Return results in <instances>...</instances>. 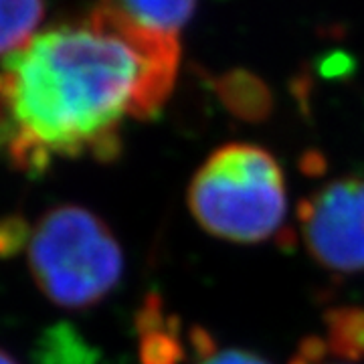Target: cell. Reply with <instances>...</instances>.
Segmentation results:
<instances>
[{"mask_svg":"<svg viewBox=\"0 0 364 364\" xmlns=\"http://www.w3.org/2000/svg\"><path fill=\"white\" fill-rule=\"evenodd\" d=\"M198 363L196 364H269L261 356L239 348H215L205 334H196Z\"/></svg>","mask_w":364,"mask_h":364,"instance_id":"cell-8","label":"cell"},{"mask_svg":"<svg viewBox=\"0 0 364 364\" xmlns=\"http://www.w3.org/2000/svg\"><path fill=\"white\" fill-rule=\"evenodd\" d=\"M196 0H100L97 11L148 35L178 39V31L193 16Z\"/></svg>","mask_w":364,"mask_h":364,"instance_id":"cell-5","label":"cell"},{"mask_svg":"<svg viewBox=\"0 0 364 364\" xmlns=\"http://www.w3.org/2000/svg\"><path fill=\"white\" fill-rule=\"evenodd\" d=\"M178 73V39L102 11L37 33L0 63V154L25 174L59 160H112L130 117L158 114Z\"/></svg>","mask_w":364,"mask_h":364,"instance_id":"cell-1","label":"cell"},{"mask_svg":"<svg viewBox=\"0 0 364 364\" xmlns=\"http://www.w3.org/2000/svg\"><path fill=\"white\" fill-rule=\"evenodd\" d=\"M338 356L328 350L322 338H308L289 364H348L336 360Z\"/></svg>","mask_w":364,"mask_h":364,"instance_id":"cell-9","label":"cell"},{"mask_svg":"<svg viewBox=\"0 0 364 364\" xmlns=\"http://www.w3.org/2000/svg\"><path fill=\"white\" fill-rule=\"evenodd\" d=\"M23 253L41 294L67 310L100 304L124 272L122 247L109 227L79 205L53 207L28 223Z\"/></svg>","mask_w":364,"mask_h":364,"instance_id":"cell-2","label":"cell"},{"mask_svg":"<svg viewBox=\"0 0 364 364\" xmlns=\"http://www.w3.org/2000/svg\"><path fill=\"white\" fill-rule=\"evenodd\" d=\"M188 207L210 235L235 243H259L286 219V181L267 150L227 144L196 170Z\"/></svg>","mask_w":364,"mask_h":364,"instance_id":"cell-3","label":"cell"},{"mask_svg":"<svg viewBox=\"0 0 364 364\" xmlns=\"http://www.w3.org/2000/svg\"><path fill=\"white\" fill-rule=\"evenodd\" d=\"M0 364H18V360L14 358L11 352H6L4 348H0Z\"/></svg>","mask_w":364,"mask_h":364,"instance_id":"cell-10","label":"cell"},{"mask_svg":"<svg viewBox=\"0 0 364 364\" xmlns=\"http://www.w3.org/2000/svg\"><path fill=\"white\" fill-rule=\"evenodd\" d=\"M328 350L340 358L364 356V310H338L328 318Z\"/></svg>","mask_w":364,"mask_h":364,"instance_id":"cell-7","label":"cell"},{"mask_svg":"<svg viewBox=\"0 0 364 364\" xmlns=\"http://www.w3.org/2000/svg\"><path fill=\"white\" fill-rule=\"evenodd\" d=\"M299 225L314 259L332 272H364V181L326 184L299 207Z\"/></svg>","mask_w":364,"mask_h":364,"instance_id":"cell-4","label":"cell"},{"mask_svg":"<svg viewBox=\"0 0 364 364\" xmlns=\"http://www.w3.org/2000/svg\"><path fill=\"white\" fill-rule=\"evenodd\" d=\"M45 0H0V57H9L37 35Z\"/></svg>","mask_w":364,"mask_h":364,"instance_id":"cell-6","label":"cell"}]
</instances>
